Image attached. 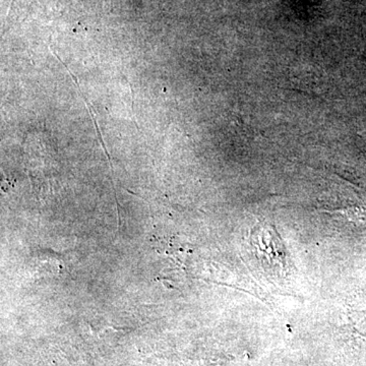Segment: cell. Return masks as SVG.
I'll use <instances>...</instances> for the list:
<instances>
[{
	"label": "cell",
	"instance_id": "1",
	"mask_svg": "<svg viewBox=\"0 0 366 366\" xmlns=\"http://www.w3.org/2000/svg\"><path fill=\"white\" fill-rule=\"evenodd\" d=\"M252 245L262 267L269 273L283 277L286 272V254L276 230L267 224H259L252 229Z\"/></svg>",
	"mask_w": 366,
	"mask_h": 366
}]
</instances>
